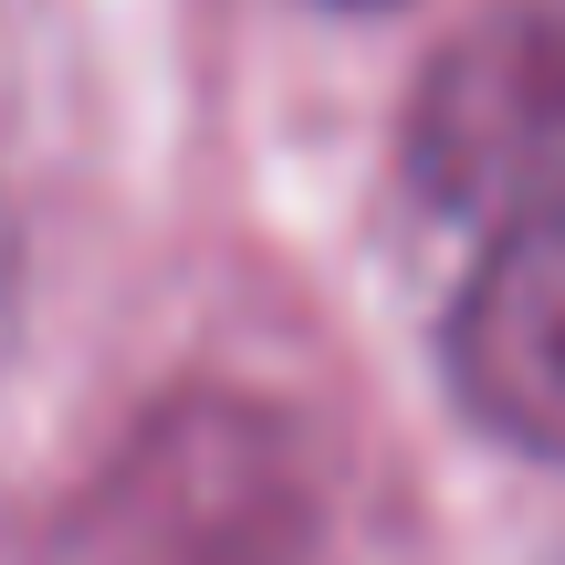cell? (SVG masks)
Wrapping results in <instances>:
<instances>
[{"label": "cell", "instance_id": "cell-5", "mask_svg": "<svg viewBox=\"0 0 565 565\" xmlns=\"http://www.w3.org/2000/svg\"><path fill=\"white\" fill-rule=\"evenodd\" d=\"M335 11H387V0H335Z\"/></svg>", "mask_w": 565, "mask_h": 565}, {"label": "cell", "instance_id": "cell-1", "mask_svg": "<svg viewBox=\"0 0 565 565\" xmlns=\"http://www.w3.org/2000/svg\"><path fill=\"white\" fill-rule=\"evenodd\" d=\"M408 189L492 242L565 231V0L471 21L408 95Z\"/></svg>", "mask_w": 565, "mask_h": 565}, {"label": "cell", "instance_id": "cell-3", "mask_svg": "<svg viewBox=\"0 0 565 565\" xmlns=\"http://www.w3.org/2000/svg\"><path fill=\"white\" fill-rule=\"evenodd\" d=\"M450 387L492 440L565 461V231H513L450 303Z\"/></svg>", "mask_w": 565, "mask_h": 565}, {"label": "cell", "instance_id": "cell-2", "mask_svg": "<svg viewBox=\"0 0 565 565\" xmlns=\"http://www.w3.org/2000/svg\"><path fill=\"white\" fill-rule=\"evenodd\" d=\"M84 565H294L303 555V492L294 450L252 408L189 398L126 450L95 524L74 534Z\"/></svg>", "mask_w": 565, "mask_h": 565}, {"label": "cell", "instance_id": "cell-4", "mask_svg": "<svg viewBox=\"0 0 565 565\" xmlns=\"http://www.w3.org/2000/svg\"><path fill=\"white\" fill-rule=\"evenodd\" d=\"M11 282L21 273H11V221H0V335H11Z\"/></svg>", "mask_w": 565, "mask_h": 565}]
</instances>
